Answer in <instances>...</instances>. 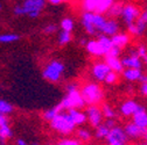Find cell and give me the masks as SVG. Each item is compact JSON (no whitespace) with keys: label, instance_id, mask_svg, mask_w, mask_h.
Returning <instances> with one entry per match:
<instances>
[{"label":"cell","instance_id":"obj_1","mask_svg":"<svg viewBox=\"0 0 147 145\" xmlns=\"http://www.w3.org/2000/svg\"><path fill=\"white\" fill-rule=\"evenodd\" d=\"M67 95L62 99V101L59 103L62 110H70V109H81L86 103L81 94V89H78V86L76 82H70L65 86Z\"/></svg>","mask_w":147,"mask_h":145},{"label":"cell","instance_id":"obj_2","mask_svg":"<svg viewBox=\"0 0 147 145\" xmlns=\"http://www.w3.org/2000/svg\"><path fill=\"white\" fill-rule=\"evenodd\" d=\"M105 22H106V17L103 14L92 13V12H84L82 14L83 28L91 36L100 35Z\"/></svg>","mask_w":147,"mask_h":145},{"label":"cell","instance_id":"obj_3","mask_svg":"<svg viewBox=\"0 0 147 145\" xmlns=\"http://www.w3.org/2000/svg\"><path fill=\"white\" fill-rule=\"evenodd\" d=\"M47 0H24L22 5H16L14 7V14L20 15H27L30 19H36L41 15L42 9L46 6Z\"/></svg>","mask_w":147,"mask_h":145},{"label":"cell","instance_id":"obj_4","mask_svg":"<svg viewBox=\"0 0 147 145\" xmlns=\"http://www.w3.org/2000/svg\"><path fill=\"white\" fill-rule=\"evenodd\" d=\"M81 94L86 104H98L104 98L103 88L99 84L96 82H86L81 87Z\"/></svg>","mask_w":147,"mask_h":145},{"label":"cell","instance_id":"obj_5","mask_svg":"<svg viewBox=\"0 0 147 145\" xmlns=\"http://www.w3.org/2000/svg\"><path fill=\"white\" fill-rule=\"evenodd\" d=\"M50 126L55 130L62 135H69L71 134L76 128L75 122L72 121V118L70 117L69 113H60L56 117H55L51 122H50Z\"/></svg>","mask_w":147,"mask_h":145},{"label":"cell","instance_id":"obj_6","mask_svg":"<svg viewBox=\"0 0 147 145\" xmlns=\"http://www.w3.org/2000/svg\"><path fill=\"white\" fill-rule=\"evenodd\" d=\"M64 72V64L60 61H50L46 64L42 71L43 78L49 82H59Z\"/></svg>","mask_w":147,"mask_h":145},{"label":"cell","instance_id":"obj_7","mask_svg":"<svg viewBox=\"0 0 147 145\" xmlns=\"http://www.w3.org/2000/svg\"><path fill=\"white\" fill-rule=\"evenodd\" d=\"M115 4V0H81V6L84 12L105 14Z\"/></svg>","mask_w":147,"mask_h":145},{"label":"cell","instance_id":"obj_8","mask_svg":"<svg viewBox=\"0 0 147 145\" xmlns=\"http://www.w3.org/2000/svg\"><path fill=\"white\" fill-rule=\"evenodd\" d=\"M127 135L125 130L118 125H115L113 128L110 130L106 140L109 145H126L127 143Z\"/></svg>","mask_w":147,"mask_h":145},{"label":"cell","instance_id":"obj_9","mask_svg":"<svg viewBox=\"0 0 147 145\" xmlns=\"http://www.w3.org/2000/svg\"><path fill=\"white\" fill-rule=\"evenodd\" d=\"M140 9L138 6H136L134 4H126L123 6V11H121V15L120 17L123 19V21L128 26L133 22H136L139 17H140Z\"/></svg>","mask_w":147,"mask_h":145},{"label":"cell","instance_id":"obj_10","mask_svg":"<svg viewBox=\"0 0 147 145\" xmlns=\"http://www.w3.org/2000/svg\"><path fill=\"white\" fill-rule=\"evenodd\" d=\"M85 115H86L89 123L91 124V126H94V128H97V126H99L103 123L104 115L102 112V108H99L97 104L88 106L85 109Z\"/></svg>","mask_w":147,"mask_h":145},{"label":"cell","instance_id":"obj_11","mask_svg":"<svg viewBox=\"0 0 147 145\" xmlns=\"http://www.w3.org/2000/svg\"><path fill=\"white\" fill-rule=\"evenodd\" d=\"M112 70L105 62H96L92 64L91 67V76L97 81H105L106 76L111 72Z\"/></svg>","mask_w":147,"mask_h":145},{"label":"cell","instance_id":"obj_12","mask_svg":"<svg viewBox=\"0 0 147 145\" xmlns=\"http://www.w3.org/2000/svg\"><path fill=\"white\" fill-rule=\"evenodd\" d=\"M139 103L133 100V99H130V100H126L125 102H123L120 104V108H119V112L123 116L125 117H130V116H133L136 114V112L139 109Z\"/></svg>","mask_w":147,"mask_h":145},{"label":"cell","instance_id":"obj_13","mask_svg":"<svg viewBox=\"0 0 147 145\" xmlns=\"http://www.w3.org/2000/svg\"><path fill=\"white\" fill-rule=\"evenodd\" d=\"M115 125H116V123H115L113 118H106V121H104V123H102L99 126L96 128V132H95L96 138H98V139L105 138L106 139L110 130H111Z\"/></svg>","mask_w":147,"mask_h":145},{"label":"cell","instance_id":"obj_14","mask_svg":"<svg viewBox=\"0 0 147 145\" xmlns=\"http://www.w3.org/2000/svg\"><path fill=\"white\" fill-rule=\"evenodd\" d=\"M86 51L95 57H102V56H106V52L104 50V48L102 47L100 42L98 40H90L88 41L86 45H85Z\"/></svg>","mask_w":147,"mask_h":145},{"label":"cell","instance_id":"obj_15","mask_svg":"<svg viewBox=\"0 0 147 145\" xmlns=\"http://www.w3.org/2000/svg\"><path fill=\"white\" fill-rule=\"evenodd\" d=\"M132 122L136 123L138 126H140L144 130L147 129V112L142 106L139 107V109L132 116Z\"/></svg>","mask_w":147,"mask_h":145},{"label":"cell","instance_id":"obj_16","mask_svg":"<svg viewBox=\"0 0 147 145\" xmlns=\"http://www.w3.org/2000/svg\"><path fill=\"white\" fill-rule=\"evenodd\" d=\"M146 28H147V23L145 21H142L140 17L136 22L127 26L128 33H130L131 35H133V36H141L146 31Z\"/></svg>","mask_w":147,"mask_h":145},{"label":"cell","instance_id":"obj_17","mask_svg":"<svg viewBox=\"0 0 147 145\" xmlns=\"http://www.w3.org/2000/svg\"><path fill=\"white\" fill-rule=\"evenodd\" d=\"M127 137H130V138H139V137H144L145 135V131L144 129H141L140 126H138L136 123L131 122V123H127L125 125V128H124Z\"/></svg>","mask_w":147,"mask_h":145},{"label":"cell","instance_id":"obj_18","mask_svg":"<svg viewBox=\"0 0 147 145\" xmlns=\"http://www.w3.org/2000/svg\"><path fill=\"white\" fill-rule=\"evenodd\" d=\"M118 33H119V23L115 19L106 20V22H105V25H104V27L102 29V34L103 35H106V36H110V37H112L113 35H116Z\"/></svg>","mask_w":147,"mask_h":145},{"label":"cell","instance_id":"obj_19","mask_svg":"<svg viewBox=\"0 0 147 145\" xmlns=\"http://www.w3.org/2000/svg\"><path fill=\"white\" fill-rule=\"evenodd\" d=\"M123 66L125 69H141L142 66V61L140 59L139 56H126L121 59Z\"/></svg>","mask_w":147,"mask_h":145},{"label":"cell","instance_id":"obj_20","mask_svg":"<svg viewBox=\"0 0 147 145\" xmlns=\"http://www.w3.org/2000/svg\"><path fill=\"white\" fill-rule=\"evenodd\" d=\"M121 73L123 77L128 81H139L144 74L141 69H124Z\"/></svg>","mask_w":147,"mask_h":145},{"label":"cell","instance_id":"obj_21","mask_svg":"<svg viewBox=\"0 0 147 145\" xmlns=\"http://www.w3.org/2000/svg\"><path fill=\"white\" fill-rule=\"evenodd\" d=\"M112 43L113 47H118L120 49H123L124 47H126L130 42V35L126 34V33H118L116 35L112 36Z\"/></svg>","mask_w":147,"mask_h":145},{"label":"cell","instance_id":"obj_22","mask_svg":"<svg viewBox=\"0 0 147 145\" xmlns=\"http://www.w3.org/2000/svg\"><path fill=\"white\" fill-rule=\"evenodd\" d=\"M105 63L110 66L112 71L117 72V73H120V72L124 71V66H123V63L118 58V57H111V56H105Z\"/></svg>","mask_w":147,"mask_h":145},{"label":"cell","instance_id":"obj_23","mask_svg":"<svg viewBox=\"0 0 147 145\" xmlns=\"http://www.w3.org/2000/svg\"><path fill=\"white\" fill-rule=\"evenodd\" d=\"M68 113L76 125H82L83 123H85V121H88L85 113H82L80 109H70L68 110Z\"/></svg>","mask_w":147,"mask_h":145},{"label":"cell","instance_id":"obj_24","mask_svg":"<svg viewBox=\"0 0 147 145\" xmlns=\"http://www.w3.org/2000/svg\"><path fill=\"white\" fill-rule=\"evenodd\" d=\"M63 110L61 109V107L59 106V104H56L55 107H53V108H49V109H47L45 113H43V118H45V121H47V122H51L55 117H56L60 113H62Z\"/></svg>","mask_w":147,"mask_h":145},{"label":"cell","instance_id":"obj_25","mask_svg":"<svg viewBox=\"0 0 147 145\" xmlns=\"http://www.w3.org/2000/svg\"><path fill=\"white\" fill-rule=\"evenodd\" d=\"M13 136V132L11 130V126L8 125V123L3 124L0 126V144H4L6 139L11 138Z\"/></svg>","mask_w":147,"mask_h":145},{"label":"cell","instance_id":"obj_26","mask_svg":"<svg viewBox=\"0 0 147 145\" xmlns=\"http://www.w3.org/2000/svg\"><path fill=\"white\" fill-rule=\"evenodd\" d=\"M20 39V36L14 33H6L0 35V43H13Z\"/></svg>","mask_w":147,"mask_h":145},{"label":"cell","instance_id":"obj_27","mask_svg":"<svg viewBox=\"0 0 147 145\" xmlns=\"http://www.w3.org/2000/svg\"><path fill=\"white\" fill-rule=\"evenodd\" d=\"M72 40V36H71V33L70 31H65V30H62L60 34H59V37H57V42L60 45H67L68 43H70Z\"/></svg>","mask_w":147,"mask_h":145},{"label":"cell","instance_id":"obj_28","mask_svg":"<svg viewBox=\"0 0 147 145\" xmlns=\"http://www.w3.org/2000/svg\"><path fill=\"white\" fill-rule=\"evenodd\" d=\"M14 110V107L6 100H0V114L3 115H9Z\"/></svg>","mask_w":147,"mask_h":145},{"label":"cell","instance_id":"obj_29","mask_svg":"<svg viewBox=\"0 0 147 145\" xmlns=\"http://www.w3.org/2000/svg\"><path fill=\"white\" fill-rule=\"evenodd\" d=\"M123 4L121 3H115L113 6L110 8V11L107 12V14L111 17H118L121 15V11H123Z\"/></svg>","mask_w":147,"mask_h":145},{"label":"cell","instance_id":"obj_30","mask_svg":"<svg viewBox=\"0 0 147 145\" xmlns=\"http://www.w3.org/2000/svg\"><path fill=\"white\" fill-rule=\"evenodd\" d=\"M76 135H77V139H80L81 142H89L91 139V132L88 129H84V128L77 129Z\"/></svg>","mask_w":147,"mask_h":145},{"label":"cell","instance_id":"obj_31","mask_svg":"<svg viewBox=\"0 0 147 145\" xmlns=\"http://www.w3.org/2000/svg\"><path fill=\"white\" fill-rule=\"evenodd\" d=\"M102 112H103L104 117H106V118H113L115 120V117L117 116L116 110L113 109L111 106H109V104H104L102 107Z\"/></svg>","mask_w":147,"mask_h":145},{"label":"cell","instance_id":"obj_32","mask_svg":"<svg viewBox=\"0 0 147 145\" xmlns=\"http://www.w3.org/2000/svg\"><path fill=\"white\" fill-rule=\"evenodd\" d=\"M74 27H75V23H74V20L71 17H64V19L61 21V28L62 30H65V31H72L74 30Z\"/></svg>","mask_w":147,"mask_h":145},{"label":"cell","instance_id":"obj_33","mask_svg":"<svg viewBox=\"0 0 147 145\" xmlns=\"http://www.w3.org/2000/svg\"><path fill=\"white\" fill-rule=\"evenodd\" d=\"M137 51H138V56L140 57V59L142 61V63H145V65L147 66V47L145 44H138L137 47Z\"/></svg>","mask_w":147,"mask_h":145},{"label":"cell","instance_id":"obj_34","mask_svg":"<svg viewBox=\"0 0 147 145\" xmlns=\"http://www.w3.org/2000/svg\"><path fill=\"white\" fill-rule=\"evenodd\" d=\"M117 81H118V73L115 71H111L105 78V82L109 85H115L117 84Z\"/></svg>","mask_w":147,"mask_h":145},{"label":"cell","instance_id":"obj_35","mask_svg":"<svg viewBox=\"0 0 147 145\" xmlns=\"http://www.w3.org/2000/svg\"><path fill=\"white\" fill-rule=\"evenodd\" d=\"M56 145H81V142L80 139H75V138H64L59 140Z\"/></svg>","mask_w":147,"mask_h":145},{"label":"cell","instance_id":"obj_36","mask_svg":"<svg viewBox=\"0 0 147 145\" xmlns=\"http://www.w3.org/2000/svg\"><path fill=\"white\" fill-rule=\"evenodd\" d=\"M120 52H121V49L118 48V47H112V49L110 50V52L107 53L106 56H111V57H119L120 56Z\"/></svg>","mask_w":147,"mask_h":145},{"label":"cell","instance_id":"obj_37","mask_svg":"<svg viewBox=\"0 0 147 145\" xmlns=\"http://www.w3.org/2000/svg\"><path fill=\"white\" fill-rule=\"evenodd\" d=\"M56 30H57V26H56V25H48V26H46L45 29H43L45 34H48V35H51V34H54V33H56Z\"/></svg>","mask_w":147,"mask_h":145},{"label":"cell","instance_id":"obj_38","mask_svg":"<svg viewBox=\"0 0 147 145\" xmlns=\"http://www.w3.org/2000/svg\"><path fill=\"white\" fill-rule=\"evenodd\" d=\"M140 93H141L142 95L147 96V82L141 84V86H140Z\"/></svg>","mask_w":147,"mask_h":145},{"label":"cell","instance_id":"obj_39","mask_svg":"<svg viewBox=\"0 0 147 145\" xmlns=\"http://www.w3.org/2000/svg\"><path fill=\"white\" fill-rule=\"evenodd\" d=\"M140 19L147 23V6H146L145 9L141 12V14H140Z\"/></svg>","mask_w":147,"mask_h":145},{"label":"cell","instance_id":"obj_40","mask_svg":"<svg viewBox=\"0 0 147 145\" xmlns=\"http://www.w3.org/2000/svg\"><path fill=\"white\" fill-rule=\"evenodd\" d=\"M47 1L49 4H51V5H60V4H62L64 1V0H47Z\"/></svg>","mask_w":147,"mask_h":145},{"label":"cell","instance_id":"obj_41","mask_svg":"<svg viewBox=\"0 0 147 145\" xmlns=\"http://www.w3.org/2000/svg\"><path fill=\"white\" fill-rule=\"evenodd\" d=\"M16 145H29L25 139L22 138H19V139H16Z\"/></svg>","mask_w":147,"mask_h":145},{"label":"cell","instance_id":"obj_42","mask_svg":"<svg viewBox=\"0 0 147 145\" xmlns=\"http://www.w3.org/2000/svg\"><path fill=\"white\" fill-rule=\"evenodd\" d=\"M141 84H145V82H147V74H142V77L140 78V80H139Z\"/></svg>","mask_w":147,"mask_h":145},{"label":"cell","instance_id":"obj_43","mask_svg":"<svg viewBox=\"0 0 147 145\" xmlns=\"http://www.w3.org/2000/svg\"><path fill=\"white\" fill-rule=\"evenodd\" d=\"M86 43H88V41H86V40H84V39H82V40L80 41V44H81L82 47H85V45H86Z\"/></svg>","mask_w":147,"mask_h":145},{"label":"cell","instance_id":"obj_44","mask_svg":"<svg viewBox=\"0 0 147 145\" xmlns=\"http://www.w3.org/2000/svg\"><path fill=\"white\" fill-rule=\"evenodd\" d=\"M144 138L147 140V129H146V131H145V135H144Z\"/></svg>","mask_w":147,"mask_h":145},{"label":"cell","instance_id":"obj_45","mask_svg":"<svg viewBox=\"0 0 147 145\" xmlns=\"http://www.w3.org/2000/svg\"><path fill=\"white\" fill-rule=\"evenodd\" d=\"M1 9H3V4L0 3V11H1Z\"/></svg>","mask_w":147,"mask_h":145},{"label":"cell","instance_id":"obj_46","mask_svg":"<svg viewBox=\"0 0 147 145\" xmlns=\"http://www.w3.org/2000/svg\"><path fill=\"white\" fill-rule=\"evenodd\" d=\"M141 145H147V144H141Z\"/></svg>","mask_w":147,"mask_h":145}]
</instances>
